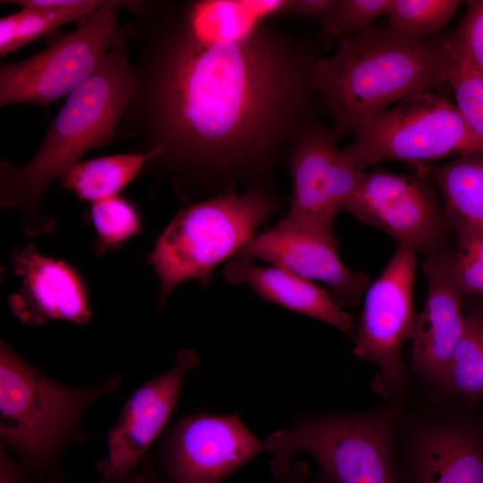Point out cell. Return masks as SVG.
Listing matches in <instances>:
<instances>
[{"label":"cell","instance_id":"cell-7","mask_svg":"<svg viewBox=\"0 0 483 483\" xmlns=\"http://www.w3.org/2000/svg\"><path fill=\"white\" fill-rule=\"evenodd\" d=\"M421 393L402 412L398 483H483V419L473 405Z\"/></svg>","mask_w":483,"mask_h":483},{"label":"cell","instance_id":"cell-10","mask_svg":"<svg viewBox=\"0 0 483 483\" xmlns=\"http://www.w3.org/2000/svg\"><path fill=\"white\" fill-rule=\"evenodd\" d=\"M417 250L399 245L379 277L369 285L355 335L353 353L374 363V391L386 400L403 397L410 375L402 360L404 342L411 339L417 319L412 288Z\"/></svg>","mask_w":483,"mask_h":483},{"label":"cell","instance_id":"cell-30","mask_svg":"<svg viewBox=\"0 0 483 483\" xmlns=\"http://www.w3.org/2000/svg\"><path fill=\"white\" fill-rule=\"evenodd\" d=\"M1 483H19V473L8 456L1 453Z\"/></svg>","mask_w":483,"mask_h":483},{"label":"cell","instance_id":"cell-1","mask_svg":"<svg viewBox=\"0 0 483 483\" xmlns=\"http://www.w3.org/2000/svg\"><path fill=\"white\" fill-rule=\"evenodd\" d=\"M133 14L134 85L115 133L161 150L146 167L197 181L256 174L316 123L318 57L305 39L266 22L218 38L189 1H141Z\"/></svg>","mask_w":483,"mask_h":483},{"label":"cell","instance_id":"cell-6","mask_svg":"<svg viewBox=\"0 0 483 483\" xmlns=\"http://www.w3.org/2000/svg\"><path fill=\"white\" fill-rule=\"evenodd\" d=\"M118 379L92 389L62 386L0 348V435L31 468L45 466L84 410L113 391Z\"/></svg>","mask_w":483,"mask_h":483},{"label":"cell","instance_id":"cell-12","mask_svg":"<svg viewBox=\"0 0 483 483\" xmlns=\"http://www.w3.org/2000/svg\"><path fill=\"white\" fill-rule=\"evenodd\" d=\"M332 130L315 123L289 151L292 197L284 221L321 236L335 239L333 225L344 210L364 171L335 144Z\"/></svg>","mask_w":483,"mask_h":483},{"label":"cell","instance_id":"cell-2","mask_svg":"<svg viewBox=\"0 0 483 483\" xmlns=\"http://www.w3.org/2000/svg\"><path fill=\"white\" fill-rule=\"evenodd\" d=\"M453 62V32L411 39L369 26L318 57L314 81L339 138L411 94L444 86Z\"/></svg>","mask_w":483,"mask_h":483},{"label":"cell","instance_id":"cell-9","mask_svg":"<svg viewBox=\"0 0 483 483\" xmlns=\"http://www.w3.org/2000/svg\"><path fill=\"white\" fill-rule=\"evenodd\" d=\"M139 1L114 0L87 17L73 31L43 51L0 65V106H47L81 86L105 55L125 42L120 8L133 12Z\"/></svg>","mask_w":483,"mask_h":483},{"label":"cell","instance_id":"cell-25","mask_svg":"<svg viewBox=\"0 0 483 483\" xmlns=\"http://www.w3.org/2000/svg\"><path fill=\"white\" fill-rule=\"evenodd\" d=\"M447 83L453 93L454 104L466 124L483 142V75L454 51V62Z\"/></svg>","mask_w":483,"mask_h":483},{"label":"cell","instance_id":"cell-3","mask_svg":"<svg viewBox=\"0 0 483 483\" xmlns=\"http://www.w3.org/2000/svg\"><path fill=\"white\" fill-rule=\"evenodd\" d=\"M133 85L134 72L123 44L107 52L91 76L68 96L29 162L15 166L1 161V207L19 208L30 235L53 231L54 220L40 208L45 191L88 151L111 142Z\"/></svg>","mask_w":483,"mask_h":483},{"label":"cell","instance_id":"cell-14","mask_svg":"<svg viewBox=\"0 0 483 483\" xmlns=\"http://www.w3.org/2000/svg\"><path fill=\"white\" fill-rule=\"evenodd\" d=\"M422 269L428 292L411 337V368L423 391L438 394L464 328L463 295L453 278L448 249L426 256Z\"/></svg>","mask_w":483,"mask_h":483},{"label":"cell","instance_id":"cell-5","mask_svg":"<svg viewBox=\"0 0 483 483\" xmlns=\"http://www.w3.org/2000/svg\"><path fill=\"white\" fill-rule=\"evenodd\" d=\"M277 206L262 187L254 186L179 210L148 257L160 280V300L189 279L208 284L215 267L251 241Z\"/></svg>","mask_w":483,"mask_h":483},{"label":"cell","instance_id":"cell-15","mask_svg":"<svg viewBox=\"0 0 483 483\" xmlns=\"http://www.w3.org/2000/svg\"><path fill=\"white\" fill-rule=\"evenodd\" d=\"M199 361L196 352L181 351L169 371L140 386L128 399L108 434V455L97 466L105 480L120 482L130 476L167 422L184 377Z\"/></svg>","mask_w":483,"mask_h":483},{"label":"cell","instance_id":"cell-8","mask_svg":"<svg viewBox=\"0 0 483 483\" xmlns=\"http://www.w3.org/2000/svg\"><path fill=\"white\" fill-rule=\"evenodd\" d=\"M353 133L352 143L344 150L360 171L382 161L424 164L483 153V142L470 130L455 104L431 91L408 96Z\"/></svg>","mask_w":483,"mask_h":483},{"label":"cell","instance_id":"cell-4","mask_svg":"<svg viewBox=\"0 0 483 483\" xmlns=\"http://www.w3.org/2000/svg\"><path fill=\"white\" fill-rule=\"evenodd\" d=\"M407 394L360 412L304 418L267 437L275 458L300 452L317 461L330 483H398L396 446Z\"/></svg>","mask_w":483,"mask_h":483},{"label":"cell","instance_id":"cell-31","mask_svg":"<svg viewBox=\"0 0 483 483\" xmlns=\"http://www.w3.org/2000/svg\"><path fill=\"white\" fill-rule=\"evenodd\" d=\"M119 483H152L149 479L144 475L129 476Z\"/></svg>","mask_w":483,"mask_h":483},{"label":"cell","instance_id":"cell-21","mask_svg":"<svg viewBox=\"0 0 483 483\" xmlns=\"http://www.w3.org/2000/svg\"><path fill=\"white\" fill-rule=\"evenodd\" d=\"M438 394L470 405L483 400V307L470 304Z\"/></svg>","mask_w":483,"mask_h":483},{"label":"cell","instance_id":"cell-26","mask_svg":"<svg viewBox=\"0 0 483 483\" xmlns=\"http://www.w3.org/2000/svg\"><path fill=\"white\" fill-rule=\"evenodd\" d=\"M394 0H334L321 20L323 32L339 39L371 26L372 21L388 15Z\"/></svg>","mask_w":483,"mask_h":483},{"label":"cell","instance_id":"cell-28","mask_svg":"<svg viewBox=\"0 0 483 483\" xmlns=\"http://www.w3.org/2000/svg\"><path fill=\"white\" fill-rule=\"evenodd\" d=\"M270 469L283 483H330L322 474L318 479H310L308 465L292 458L274 457Z\"/></svg>","mask_w":483,"mask_h":483},{"label":"cell","instance_id":"cell-29","mask_svg":"<svg viewBox=\"0 0 483 483\" xmlns=\"http://www.w3.org/2000/svg\"><path fill=\"white\" fill-rule=\"evenodd\" d=\"M334 0H284L281 13L322 20Z\"/></svg>","mask_w":483,"mask_h":483},{"label":"cell","instance_id":"cell-11","mask_svg":"<svg viewBox=\"0 0 483 483\" xmlns=\"http://www.w3.org/2000/svg\"><path fill=\"white\" fill-rule=\"evenodd\" d=\"M430 182L418 171L415 174L364 171L344 210L399 245L428 256L447 249L448 233L453 232Z\"/></svg>","mask_w":483,"mask_h":483},{"label":"cell","instance_id":"cell-22","mask_svg":"<svg viewBox=\"0 0 483 483\" xmlns=\"http://www.w3.org/2000/svg\"><path fill=\"white\" fill-rule=\"evenodd\" d=\"M462 3L458 0H394L387 28L403 38H426L442 32Z\"/></svg>","mask_w":483,"mask_h":483},{"label":"cell","instance_id":"cell-23","mask_svg":"<svg viewBox=\"0 0 483 483\" xmlns=\"http://www.w3.org/2000/svg\"><path fill=\"white\" fill-rule=\"evenodd\" d=\"M448 218L456 239V249L452 252L454 281L462 295H483V229Z\"/></svg>","mask_w":483,"mask_h":483},{"label":"cell","instance_id":"cell-19","mask_svg":"<svg viewBox=\"0 0 483 483\" xmlns=\"http://www.w3.org/2000/svg\"><path fill=\"white\" fill-rule=\"evenodd\" d=\"M412 165L436 184L447 216L483 229V153L460 156L439 165Z\"/></svg>","mask_w":483,"mask_h":483},{"label":"cell","instance_id":"cell-27","mask_svg":"<svg viewBox=\"0 0 483 483\" xmlns=\"http://www.w3.org/2000/svg\"><path fill=\"white\" fill-rule=\"evenodd\" d=\"M467 11L453 32L456 55L483 75V0L469 1Z\"/></svg>","mask_w":483,"mask_h":483},{"label":"cell","instance_id":"cell-13","mask_svg":"<svg viewBox=\"0 0 483 483\" xmlns=\"http://www.w3.org/2000/svg\"><path fill=\"white\" fill-rule=\"evenodd\" d=\"M237 415L197 414L180 420L167 439V483H222L265 450Z\"/></svg>","mask_w":483,"mask_h":483},{"label":"cell","instance_id":"cell-24","mask_svg":"<svg viewBox=\"0 0 483 483\" xmlns=\"http://www.w3.org/2000/svg\"><path fill=\"white\" fill-rule=\"evenodd\" d=\"M90 216L100 252L117 247L141 231L139 213L119 196L92 203Z\"/></svg>","mask_w":483,"mask_h":483},{"label":"cell","instance_id":"cell-16","mask_svg":"<svg viewBox=\"0 0 483 483\" xmlns=\"http://www.w3.org/2000/svg\"><path fill=\"white\" fill-rule=\"evenodd\" d=\"M237 254L258 258L331 288L337 306H353L364 296L369 277L348 268L337 254L336 239L296 227L286 221L250 241Z\"/></svg>","mask_w":483,"mask_h":483},{"label":"cell","instance_id":"cell-20","mask_svg":"<svg viewBox=\"0 0 483 483\" xmlns=\"http://www.w3.org/2000/svg\"><path fill=\"white\" fill-rule=\"evenodd\" d=\"M161 150L113 155L79 162L61 176V184L82 199L95 203L117 196Z\"/></svg>","mask_w":483,"mask_h":483},{"label":"cell","instance_id":"cell-17","mask_svg":"<svg viewBox=\"0 0 483 483\" xmlns=\"http://www.w3.org/2000/svg\"><path fill=\"white\" fill-rule=\"evenodd\" d=\"M13 267L22 285L10 296L9 304L22 322L38 325L60 319L85 324L91 318L86 284L67 263L43 256L30 243L13 250Z\"/></svg>","mask_w":483,"mask_h":483},{"label":"cell","instance_id":"cell-18","mask_svg":"<svg viewBox=\"0 0 483 483\" xmlns=\"http://www.w3.org/2000/svg\"><path fill=\"white\" fill-rule=\"evenodd\" d=\"M232 284H246L262 298L329 324L351 335L353 321L324 289L284 267H262L237 254L225 267Z\"/></svg>","mask_w":483,"mask_h":483}]
</instances>
